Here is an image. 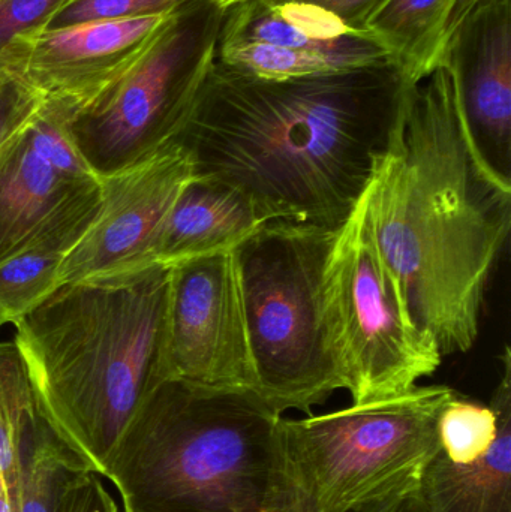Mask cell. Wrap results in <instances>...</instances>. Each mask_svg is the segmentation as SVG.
<instances>
[{"mask_svg":"<svg viewBox=\"0 0 511 512\" xmlns=\"http://www.w3.org/2000/svg\"><path fill=\"white\" fill-rule=\"evenodd\" d=\"M405 86L392 62L270 80L216 59L176 141L194 179L233 189L263 224L339 230L389 149Z\"/></svg>","mask_w":511,"mask_h":512,"instance_id":"6da1fadb","label":"cell"},{"mask_svg":"<svg viewBox=\"0 0 511 512\" xmlns=\"http://www.w3.org/2000/svg\"><path fill=\"white\" fill-rule=\"evenodd\" d=\"M363 200L413 324L443 357L470 351L510 236L511 185L474 149L449 69L405 86L395 134Z\"/></svg>","mask_w":511,"mask_h":512,"instance_id":"7a4b0ae2","label":"cell"},{"mask_svg":"<svg viewBox=\"0 0 511 512\" xmlns=\"http://www.w3.org/2000/svg\"><path fill=\"white\" fill-rule=\"evenodd\" d=\"M171 265L60 285L15 327L39 414L104 477L140 403L168 370Z\"/></svg>","mask_w":511,"mask_h":512,"instance_id":"3957f363","label":"cell"},{"mask_svg":"<svg viewBox=\"0 0 511 512\" xmlns=\"http://www.w3.org/2000/svg\"><path fill=\"white\" fill-rule=\"evenodd\" d=\"M123 512H305L282 415L255 391L167 379L105 468Z\"/></svg>","mask_w":511,"mask_h":512,"instance_id":"277c9868","label":"cell"},{"mask_svg":"<svg viewBox=\"0 0 511 512\" xmlns=\"http://www.w3.org/2000/svg\"><path fill=\"white\" fill-rule=\"evenodd\" d=\"M336 231L269 222L234 249L255 393L281 415H311L344 390L323 319L324 268Z\"/></svg>","mask_w":511,"mask_h":512,"instance_id":"5b68a950","label":"cell"},{"mask_svg":"<svg viewBox=\"0 0 511 512\" xmlns=\"http://www.w3.org/2000/svg\"><path fill=\"white\" fill-rule=\"evenodd\" d=\"M447 385L348 406L302 420L282 418V436L305 512H359L419 489L440 453L438 417Z\"/></svg>","mask_w":511,"mask_h":512,"instance_id":"8992f818","label":"cell"},{"mask_svg":"<svg viewBox=\"0 0 511 512\" xmlns=\"http://www.w3.org/2000/svg\"><path fill=\"white\" fill-rule=\"evenodd\" d=\"M224 15L215 0L183 3L119 83L69 117L72 140L99 177L176 141L215 63Z\"/></svg>","mask_w":511,"mask_h":512,"instance_id":"52a82bcc","label":"cell"},{"mask_svg":"<svg viewBox=\"0 0 511 512\" xmlns=\"http://www.w3.org/2000/svg\"><path fill=\"white\" fill-rule=\"evenodd\" d=\"M323 319L344 390L356 405L399 396L443 363L408 316L369 227L363 197L336 231L323 276Z\"/></svg>","mask_w":511,"mask_h":512,"instance_id":"ba28073f","label":"cell"},{"mask_svg":"<svg viewBox=\"0 0 511 512\" xmlns=\"http://www.w3.org/2000/svg\"><path fill=\"white\" fill-rule=\"evenodd\" d=\"M68 119L44 104L0 149V264L30 249L66 255L98 218L101 177L78 152Z\"/></svg>","mask_w":511,"mask_h":512,"instance_id":"9c48e42d","label":"cell"},{"mask_svg":"<svg viewBox=\"0 0 511 512\" xmlns=\"http://www.w3.org/2000/svg\"><path fill=\"white\" fill-rule=\"evenodd\" d=\"M168 370L203 387L257 388L234 251L171 265Z\"/></svg>","mask_w":511,"mask_h":512,"instance_id":"30bf717a","label":"cell"},{"mask_svg":"<svg viewBox=\"0 0 511 512\" xmlns=\"http://www.w3.org/2000/svg\"><path fill=\"white\" fill-rule=\"evenodd\" d=\"M170 15L27 30L0 48V71L71 117L119 83Z\"/></svg>","mask_w":511,"mask_h":512,"instance_id":"8fae6325","label":"cell"},{"mask_svg":"<svg viewBox=\"0 0 511 512\" xmlns=\"http://www.w3.org/2000/svg\"><path fill=\"white\" fill-rule=\"evenodd\" d=\"M191 180V161L177 141L132 167L101 177L98 218L63 258L59 285L158 264L155 254L165 221Z\"/></svg>","mask_w":511,"mask_h":512,"instance_id":"7c38bea8","label":"cell"},{"mask_svg":"<svg viewBox=\"0 0 511 512\" xmlns=\"http://www.w3.org/2000/svg\"><path fill=\"white\" fill-rule=\"evenodd\" d=\"M437 66L455 80L468 137L511 185V0H485L452 33Z\"/></svg>","mask_w":511,"mask_h":512,"instance_id":"4fadbf2b","label":"cell"},{"mask_svg":"<svg viewBox=\"0 0 511 512\" xmlns=\"http://www.w3.org/2000/svg\"><path fill=\"white\" fill-rule=\"evenodd\" d=\"M501 379L491 406L498 435L485 456L455 465L438 453L426 466L419 493L429 512H511V352L504 346Z\"/></svg>","mask_w":511,"mask_h":512,"instance_id":"5bb4252c","label":"cell"},{"mask_svg":"<svg viewBox=\"0 0 511 512\" xmlns=\"http://www.w3.org/2000/svg\"><path fill=\"white\" fill-rule=\"evenodd\" d=\"M263 225L242 195L192 177L165 221L155 262L174 265L234 251Z\"/></svg>","mask_w":511,"mask_h":512,"instance_id":"9a60e30c","label":"cell"},{"mask_svg":"<svg viewBox=\"0 0 511 512\" xmlns=\"http://www.w3.org/2000/svg\"><path fill=\"white\" fill-rule=\"evenodd\" d=\"M459 0H384L363 23L407 83L437 68Z\"/></svg>","mask_w":511,"mask_h":512,"instance_id":"2e32d148","label":"cell"},{"mask_svg":"<svg viewBox=\"0 0 511 512\" xmlns=\"http://www.w3.org/2000/svg\"><path fill=\"white\" fill-rule=\"evenodd\" d=\"M216 59L240 71L270 80L329 74L390 62L387 51L366 32L324 51H300L261 42L219 45Z\"/></svg>","mask_w":511,"mask_h":512,"instance_id":"e0dca14e","label":"cell"},{"mask_svg":"<svg viewBox=\"0 0 511 512\" xmlns=\"http://www.w3.org/2000/svg\"><path fill=\"white\" fill-rule=\"evenodd\" d=\"M41 420L20 349L15 342L0 343V477L9 498L20 477L24 451Z\"/></svg>","mask_w":511,"mask_h":512,"instance_id":"ac0fdd59","label":"cell"},{"mask_svg":"<svg viewBox=\"0 0 511 512\" xmlns=\"http://www.w3.org/2000/svg\"><path fill=\"white\" fill-rule=\"evenodd\" d=\"M80 469L86 468L42 418L24 451L12 512H56L66 481Z\"/></svg>","mask_w":511,"mask_h":512,"instance_id":"d6986e66","label":"cell"},{"mask_svg":"<svg viewBox=\"0 0 511 512\" xmlns=\"http://www.w3.org/2000/svg\"><path fill=\"white\" fill-rule=\"evenodd\" d=\"M65 254L30 249L0 264V306L15 324L59 288V267Z\"/></svg>","mask_w":511,"mask_h":512,"instance_id":"ffe728a7","label":"cell"},{"mask_svg":"<svg viewBox=\"0 0 511 512\" xmlns=\"http://www.w3.org/2000/svg\"><path fill=\"white\" fill-rule=\"evenodd\" d=\"M437 430L441 453L455 465H470L494 444L497 411L456 393L441 409Z\"/></svg>","mask_w":511,"mask_h":512,"instance_id":"44dd1931","label":"cell"},{"mask_svg":"<svg viewBox=\"0 0 511 512\" xmlns=\"http://www.w3.org/2000/svg\"><path fill=\"white\" fill-rule=\"evenodd\" d=\"M188 0H66L44 27L167 15Z\"/></svg>","mask_w":511,"mask_h":512,"instance_id":"7402d4cb","label":"cell"},{"mask_svg":"<svg viewBox=\"0 0 511 512\" xmlns=\"http://www.w3.org/2000/svg\"><path fill=\"white\" fill-rule=\"evenodd\" d=\"M44 101L29 87L0 71V149L41 110Z\"/></svg>","mask_w":511,"mask_h":512,"instance_id":"603a6c76","label":"cell"},{"mask_svg":"<svg viewBox=\"0 0 511 512\" xmlns=\"http://www.w3.org/2000/svg\"><path fill=\"white\" fill-rule=\"evenodd\" d=\"M56 512H120V507L105 478L80 469L66 481Z\"/></svg>","mask_w":511,"mask_h":512,"instance_id":"cb8c5ba5","label":"cell"},{"mask_svg":"<svg viewBox=\"0 0 511 512\" xmlns=\"http://www.w3.org/2000/svg\"><path fill=\"white\" fill-rule=\"evenodd\" d=\"M66 0H0V48L14 36L44 27Z\"/></svg>","mask_w":511,"mask_h":512,"instance_id":"d4e9b609","label":"cell"},{"mask_svg":"<svg viewBox=\"0 0 511 512\" xmlns=\"http://www.w3.org/2000/svg\"><path fill=\"white\" fill-rule=\"evenodd\" d=\"M267 5H281V3H303L315 6L321 11L338 18L339 21L353 30H360L366 18L381 5L384 0H260Z\"/></svg>","mask_w":511,"mask_h":512,"instance_id":"484cf974","label":"cell"},{"mask_svg":"<svg viewBox=\"0 0 511 512\" xmlns=\"http://www.w3.org/2000/svg\"><path fill=\"white\" fill-rule=\"evenodd\" d=\"M396 512H429V510L422 496H420L419 489H417L402 499L401 505H399Z\"/></svg>","mask_w":511,"mask_h":512,"instance_id":"4316f807","label":"cell"},{"mask_svg":"<svg viewBox=\"0 0 511 512\" xmlns=\"http://www.w3.org/2000/svg\"><path fill=\"white\" fill-rule=\"evenodd\" d=\"M405 496H398V498L389 499V501L372 505V507L365 508V510L359 512H396L398 511L399 505H401L402 499H404Z\"/></svg>","mask_w":511,"mask_h":512,"instance_id":"83f0119b","label":"cell"},{"mask_svg":"<svg viewBox=\"0 0 511 512\" xmlns=\"http://www.w3.org/2000/svg\"><path fill=\"white\" fill-rule=\"evenodd\" d=\"M215 2H218L222 8L227 9L230 6L237 5V3L245 2V0H215Z\"/></svg>","mask_w":511,"mask_h":512,"instance_id":"f1b7e54d","label":"cell"},{"mask_svg":"<svg viewBox=\"0 0 511 512\" xmlns=\"http://www.w3.org/2000/svg\"><path fill=\"white\" fill-rule=\"evenodd\" d=\"M8 322H11L9 321V316L6 315L5 310H3L2 306H0V327H2V325L8 324Z\"/></svg>","mask_w":511,"mask_h":512,"instance_id":"f546056e","label":"cell"}]
</instances>
